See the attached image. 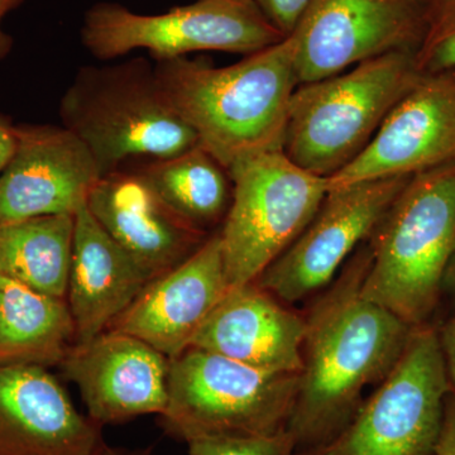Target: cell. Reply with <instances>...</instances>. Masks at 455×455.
Returning a JSON list of instances; mask_svg holds the SVG:
<instances>
[{"mask_svg": "<svg viewBox=\"0 0 455 455\" xmlns=\"http://www.w3.org/2000/svg\"><path fill=\"white\" fill-rule=\"evenodd\" d=\"M370 260L368 245L359 248L305 317L304 367L286 427L296 451L324 444L349 423L362 391L390 374L415 328L363 298Z\"/></svg>", "mask_w": 455, "mask_h": 455, "instance_id": "obj_1", "label": "cell"}, {"mask_svg": "<svg viewBox=\"0 0 455 455\" xmlns=\"http://www.w3.org/2000/svg\"><path fill=\"white\" fill-rule=\"evenodd\" d=\"M155 68L171 107L228 171L283 151L290 101L299 85L291 37L221 68L188 56L155 62Z\"/></svg>", "mask_w": 455, "mask_h": 455, "instance_id": "obj_2", "label": "cell"}, {"mask_svg": "<svg viewBox=\"0 0 455 455\" xmlns=\"http://www.w3.org/2000/svg\"><path fill=\"white\" fill-rule=\"evenodd\" d=\"M367 245L363 298L407 325L427 324L455 253V163L412 175Z\"/></svg>", "mask_w": 455, "mask_h": 455, "instance_id": "obj_3", "label": "cell"}, {"mask_svg": "<svg viewBox=\"0 0 455 455\" xmlns=\"http://www.w3.org/2000/svg\"><path fill=\"white\" fill-rule=\"evenodd\" d=\"M59 116L89 149L101 178L133 158L171 157L199 145L164 97L155 62L145 57L80 68Z\"/></svg>", "mask_w": 455, "mask_h": 455, "instance_id": "obj_4", "label": "cell"}, {"mask_svg": "<svg viewBox=\"0 0 455 455\" xmlns=\"http://www.w3.org/2000/svg\"><path fill=\"white\" fill-rule=\"evenodd\" d=\"M421 75L415 52H392L300 84L290 101L283 154L307 172L331 178L370 146Z\"/></svg>", "mask_w": 455, "mask_h": 455, "instance_id": "obj_5", "label": "cell"}, {"mask_svg": "<svg viewBox=\"0 0 455 455\" xmlns=\"http://www.w3.org/2000/svg\"><path fill=\"white\" fill-rule=\"evenodd\" d=\"M300 373L268 372L188 347L170 359L164 431L191 442L252 438L286 430Z\"/></svg>", "mask_w": 455, "mask_h": 455, "instance_id": "obj_6", "label": "cell"}, {"mask_svg": "<svg viewBox=\"0 0 455 455\" xmlns=\"http://www.w3.org/2000/svg\"><path fill=\"white\" fill-rule=\"evenodd\" d=\"M283 38L254 0H196L161 14L97 3L80 28L83 46L100 61L136 50H146L155 62L204 51L247 56Z\"/></svg>", "mask_w": 455, "mask_h": 455, "instance_id": "obj_7", "label": "cell"}, {"mask_svg": "<svg viewBox=\"0 0 455 455\" xmlns=\"http://www.w3.org/2000/svg\"><path fill=\"white\" fill-rule=\"evenodd\" d=\"M232 203L220 235L229 290L254 283L298 239L328 194V180L268 152L229 170Z\"/></svg>", "mask_w": 455, "mask_h": 455, "instance_id": "obj_8", "label": "cell"}, {"mask_svg": "<svg viewBox=\"0 0 455 455\" xmlns=\"http://www.w3.org/2000/svg\"><path fill=\"white\" fill-rule=\"evenodd\" d=\"M451 395L438 328L415 326L396 366L349 423L300 455H434Z\"/></svg>", "mask_w": 455, "mask_h": 455, "instance_id": "obj_9", "label": "cell"}, {"mask_svg": "<svg viewBox=\"0 0 455 455\" xmlns=\"http://www.w3.org/2000/svg\"><path fill=\"white\" fill-rule=\"evenodd\" d=\"M429 0H311L293 29L298 84L334 76L392 52H416Z\"/></svg>", "mask_w": 455, "mask_h": 455, "instance_id": "obj_10", "label": "cell"}, {"mask_svg": "<svg viewBox=\"0 0 455 455\" xmlns=\"http://www.w3.org/2000/svg\"><path fill=\"white\" fill-rule=\"evenodd\" d=\"M411 176L331 188L309 226L262 272L257 284L286 302L302 300L326 286L370 238Z\"/></svg>", "mask_w": 455, "mask_h": 455, "instance_id": "obj_11", "label": "cell"}, {"mask_svg": "<svg viewBox=\"0 0 455 455\" xmlns=\"http://www.w3.org/2000/svg\"><path fill=\"white\" fill-rule=\"evenodd\" d=\"M454 163L455 70H444L421 75L357 160L326 180L331 190Z\"/></svg>", "mask_w": 455, "mask_h": 455, "instance_id": "obj_12", "label": "cell"}, {"mask_svg": "<svg viewBox=\"0 0 455 455\" xmlns=\"http://www.w3.org/2000/svg\"><path fill=\"white\" fill-rule=\"evenodd\" d=\"M60 367L99 427L161 416L169 405L170 359L132 335L106 331L75 343Z\"/></svg>", "mask_w": 455, "mask_h": 455, "instance_id": "obj_13", "label": "cell"}, {"mask_svg": "<svg viewBox=\"0 0 455 455\" xmlns=\"http://www.w3.org/2000/svg\"><path fill=\"white\" fill-rule=\"evenodd\" d=\"M18 145L0 173V224L75 214L101 179L94 157L62 125H17Z\"/></svg>", "mask_w": 455, "mask_h": 455, "instance_id": "obj_14", "label": "cell"}, {"mask_svg": "<svg viewBox=\"0 0 455 455\" xmlns=\"http://www.w3.org/2000/svg\"><path fill=\"white\" fill-rule=\"evenodd\" d=\"M101 429L49 368L0 363V455H94Z\"/></svg>", "mask_w": 455, "mask_h": 455, "instance_id": "obj_15", "label": "cell"}, {"mask_svg": "<svg viewBox=\"0 0 455 455\" xmlns=\"http://www.w3.org/2000/svg\"><path fill=\"white\" fill-rule=\"evenodd\" d=\"M228 291L217 232L190 259L151 281L108 331L139 338L172 359L191 346Z\"/></svg>", "mask_w": 455, "mask_h": 455, "instance_id": "obj_16", "label": "cell"}, {"mask_svg": "<svg viewBox=\"0 0 455 455\" xmlns=\"http://www.w3.org/2000/svg\"><path fill=\"white\" fill-rule=\"evenodd\" d=\"M86 204L108 235L155 277L190 259L212 235L179 217L136 170L103 176Z\"/></svg>", "mask_w": 455, "mask_h": 455, "instance_id": "obj_17", "label": "cell"}, {"mask_svg": "<svg viewBox=\"0 0 455 455\" xmlns=\"http://www.w3.org/2000/svg\"><path fill=\"white\" fill-rule=\"evenodd\" d=\"M307 320L254 283L229 290L191 341L194 348L268 372L301 373Z\"/></svg>", "mask_w": 455, "mask_h": 455, "instance_id": "obj_18", "label": "cell"}, {"mask_svg": "<svg viewBox=\"0 0 455 455\" xmlns=\"http://www.w3.org/2000/svg\"><path fill=\"white\" fill-rule=\"evenodd\" d=\"M155 278L108 235L89 211L88 204L80 206L75 212L66 295L76 329V343H86L108 331Z\"/></svg>", "mask_w": 455, "mask_h": 455, "instance_id": "obj_19", "label": "cell"}, {"mask_svg": "<svg viewBox=\"0 0 455 455\" xmlns=\"http://www.w3.org/2000/svg\"><path fill=\"white\" fill-rule=\"evenodd\" d=\"M75 343L66 299L0 275V363L60 366Z\"/></svg>", "mask_w": 455, "mask_h": 455, "instance_id": "obj_20", "label": "cell"}, {"mask_svg": "<svg viewBox=\"0 0 455 455\" xmlns=\"http://www.w3.org/2000/svg\"><path fill=\"white\" fill-rule=\"evenodd\" d=\"M157 196L190 226L208 233L223 223L232 203L229 171L202 146L136 169Z\"/></svg>", "mask_w": 455, "mask_h": 455, "instance_id": "obj_21", "label": "cell"}, {"mask_svg": "<svg viewBox=\"0 0 455 455\" xmlns=\"http://www.w3.org/2000/svg\"><path fill=\"white\" fill-rule=\"evenodd\" d=\"M74 230L75 214L0 224V275L44 295L66 299Z\"/></svg>", "mask_w": 455, "mask_h": 455, "instance_id": "obj_22", "label": "cell"}, {"mask_svg": "<svg viewBox=\"0 0 455 455\" xmlns=\"http://www.w3.org/2000/svg\"><path fill=\"white\" fill-rule=\"evenodd\" d=\"M415 57L423 74L455 70V0H429L427 31Z\"/></svg>", "mask_w": 455, "mask_h": 455, "instance_id": "obj_23", "label": "cell"}, {"mask_svg": "<svg viewBox=\"0 0 455 455\" xmlns=\"http://www.w3.org/2000/svg\"><path fill=\"white\" fill-rule=\"evenodd\" d=\"M188 455H295L289 431L252 438H203L187 443Z\"/></svg>", "mask_w": 455, "mask_h": 455, "instance_id": "obj_24", "label": "cell"}, {"mask_svg": "<svg viewBox=\"0 0 455 455\" xmlns=\"http://www.w3.org/2000/svg\"><path fill=\"white\" fill-rule=\"evenodd\" d=\"M310 2L311 0H254L269 22L284 37L291 35Z\"/></svg>", "mask_w": 455, "mask_h": 455, "instance_id": "obj_25", "label": "cell"}, {"mask_svg": "<svg viewBox=\"0 0 455 455\" xmlns=\"http://www.w3.org/2000/svg\"><path fill=\"white\" fill-rule=\"evenodd\" d=\"M440 348L444 358L449 381L451 385V396L455 401V316L438 328Z\"/></svg>", "mask_w": 455, "mask_h": 455, "instance_id": "obj_26", "label": "cell"}, {"mask_svg": "<svg viewBox=\"0 0 455 455\" xmlns=\"http://www.w3.org/2000/svg\"><path fill=\"white\" fill-rule=\"evenodd\" d=\"M434 455H455V401L451 395L445 406L444 423Z\"/></svg>", "mask_w": 455, "mask_h": 455, "instance_id": "obj_27", "label": "cell"}, {"mask_svg": "<svg viewBox=\"0 0 455 455\" xmlns=\"http://www.w3.org/2000/svg\"><path fill=\"white\" fill-rule=\"evenodd\" d=\"M18 145L17 125L0 116V173L13 157Z\"/></svg>", "mask_w": 455, "mask_h": 455, "instance_id": "obj_28", "label": "cell"}, {"mask_svg": "<svg viewBox=\"0 0 455 455\" xmlns=\"http://www.w3.org/2000/svg\"><path fill=\"white\" fill-rule=\"evenodd\" d=\"M23 0H0V61L13 49V38L3 29V20L12 11L20 7Z\"/></svg>", "mask_w": 455, "mask_h": 455, "instance_id": "obj_29", "label": "cell"}, {"mask_svg": "<svg viewBox=\"0 0 455 455\" xmlns=\"http://www.w3.org/2000/svg\"><path fill=\"white\" fill-rule=\"evenodd\" d=\"M443 292H447L455 301V253L451 263H449L447 272H445L444 281H443Z\"/></svg>", "mask_w": 455, "mask_h": 455, "instance_id": "obj_30", "label": "cell"}, {"mask_svg": "<svg viewBox=\"0 0 455 455\" xmlns=\"http://www.w3.org/2000/svg\"><path fill=\"white\" fill-rule=\"evenodd\" d=\"M94 455H152L148 451H133L127 449L110 447L106 442L98 448Z\"/></svg>", "mask_w": 455, "mask_h": 455, "instance_id": "obj_31", "label": "cell"}]
</instances>
